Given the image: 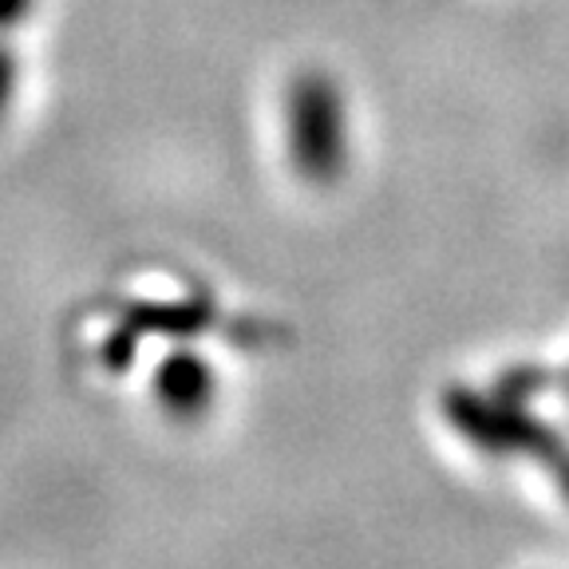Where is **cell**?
I'll list each match as a JSON object with an SVG mask.
<instances>
[{
	"label": "cell",
	"mask_w": 569,
	"mask_h": 569,
	"mask_svg": "<svg viewBox=\"0 0 569 569\" xmlns=\"http://www.w3.org/2000/svg\"><path fill=\"white\" fill-rule=\"evenodd\" d=\"M9 80H12V63H9V56L0 52V107L9 99Z\"/></svg>",
	"instance_id": "obj_1"
},
{
	"label": "cell",
	"mask_w": 569,
	"mask_h": 569,
	"mask_svg": "<svg viewBox=\"0 0 569 569\" xmlns=\"http://www.w3.org/2000/svg\"><path fill=\"white\" fill-rule=\"evenodd\" d=\"M20 9H24V0H0V24H4L9 17H17Z\"/></svg>",
	"instance_id": "obj_2"
}]
</instances>
